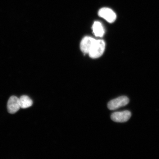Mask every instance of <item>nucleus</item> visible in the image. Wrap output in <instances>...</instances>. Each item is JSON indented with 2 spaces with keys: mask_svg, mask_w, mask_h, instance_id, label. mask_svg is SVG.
Instances as JSON below:
<instances>
[{
  "mask_svg": "<svg viewBox=\"0 0 159 159\" xmlns=\"http://www.w3.org/2000/svg\"><path fill=\"white\" fill-rule=\"evenodd\" d=\"M105 43L103 40H95L89 53L91 58H98L103 54L105 51Z\"/></svg>",
  "mask_w": 159,
  "mask_h": 159,
  "instance_id": "1",
  "label": "nucleus"
},
{
  "mask_svg": "<svg viewBox=\"0 0 159 159\" xmlns=\"http://www.w3.org/2000/svg\"><path fill=\"white\" fill-rule=\"evenodd\" d=\"M129 102V99L128 97L121 96L109 101L107 107L109 110H115L121 107L126 106Z\"/></svg>",
  "mask_w": 159,
  "mask_h": 159,
  "instance_id": "2",
  "label": "nucleus"
},
{
  "mask_svg": "<svg viewBox=\"0 0 159 159\" xmlns=\"http://www.w3.org/2000/svg\"><path fill=\"white\" fill-rule=\"evenodd\" d=\"M98 15L99 17L108 22L109 23L114 22L116 19V14L112 9L107 7H104L99 10Z\"/></svg>",
  "mask_w": 159,
  "mask_h": 159,
  "instance_id": "3",
  "label": "nucleus"
},
{
  "mask_svg": "<svg viewBox=\"0 0 159 159\" xmlns=\"http://www.w3.org/2000/svg\"><path fill=\"white\" fill-rule=\"evenodd\" d=\"M132 116L130 111H125L113 113L111 115V119L115 122L124 123L127 122Z\"/></svg>",
  "mask_w": 159,
  "mask_h": 159,
  "instance_id": "4",
  "label": "nucleus"
},
{
  "mask_svg": "<svg viewBox=\"0 0 159 159\" xmlns=\"http://www.w3.org/2000/svg\"><path fill=\"white\" fill-rule=\"evenodd\" d=\"M21 108L19 98L15 96H12L9 98L7 104V108L9 113L15 114Z\"/></svg>",
  "mask_w": 159,
  "mask_h": 159,
  "instance_id": "5",
  "label": "nucleus"
},
{
  "mask_svg": "<svg viewBox=\"0 0 159 159\" xmlns=\"http://www.w3.org/2000/svg\"><path fill=\"white\" fill-rule=\"evenodd\" d=\"M95 40L90 37H84L81 40L80 45V49L82 52L89 54Z\"/></svg>",
  "mask_w": 159,
  "mask_h": 159,
  "instance_id": "6",
  "label": "nucleus"
},
{
  "mask_svg": "<svg viewBox=\"0 0 159 159\" xmlns=\"http://www.w3.org/2000/svg\"><path fill=\"white\" fill-rule=\"evenodd\" d=\"M93 33L95 36L102 37L105 33L104 29L102 24L99 21H95L93 25Z\"/></svg>",
  "mask_w": 159,
  "mask_h": 159,
  "instance_id": "7",
  "label": "nucleus"
},
{
  "mask_svg": "<svg viewBox=\"0 0 159 159\" xmlns=\"http://www.w3.org/2000/svg\"><path fill=\"white\" fill-rule=\"evenodd\" d=\"M19 98L21 108L25 109L29 108L33 104V101L27 95H22Z\"/></svg>",
  "mask_w": 159,
  "mask_h": 159,
  "instance_id": "8",
  "label": "nucleus"
}]
</instances>
